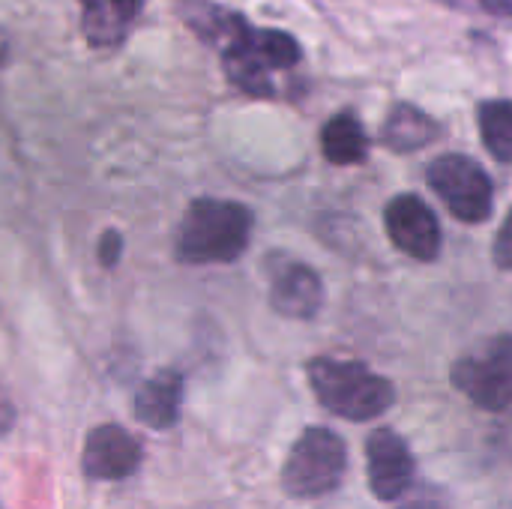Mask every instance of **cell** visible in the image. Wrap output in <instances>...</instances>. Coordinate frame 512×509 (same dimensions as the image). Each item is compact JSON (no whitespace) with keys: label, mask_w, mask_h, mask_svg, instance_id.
<instances>
[{"label":"cell","mask_w":512,"mask_h":509,"mask_svg":"<svg viewBox=\"0 0 512 509\" xmlns=\"http://www.w3.org/2000/svg\"><path fill=\"white\" fill-rule=\"evenodd\" d=\"M252 234V210L240 201L195 198L177 231V258L183 264H231L237 261Z\"/></svg>","instance_id":"cell-1"},{"label":"cell","mask_w":512,"mask_h":509,"mask_svg":"<svg viewBox=\"0 0 512 509\" xmlns=\"http://www.w3.org/2000/svg\"><path fill=\"white\" fill-rule=\"evenodd\" d=\"M300 57V42L291 33L273 27H252L246 18L222 42V69L228 81L243 93L261 99L276 93L273 72L294 69Z\"/></svg>","instance_id":"cell-2"},{"label":"cell","mask_w":512,"mask_h":509,"mask_svg":"<svg viewBox=\"0 0 512 509\" xmlns=\"http://www.w3.org/2000/svg\"><path fill=\"white\" fill-rule=\"evenodd\" d=\"M306 375L318 402L342 420L366 423L387 414L396 402V387L357 360L315 357Z\"/></svg>","instance_id":"cell-3"},{"label":"cell","mask_w":512,"mask_h":509,"mask_svg":"<svg viewBox=\"0 0 512 509\" xmlns=\"http://www.w3.org/2000/svg\"><path fill=\"white\" fill-rule=\"evenodd\" d=\"M345 468V441L330 429H306L285 459L282 489L291 498H324L339 489Z\"/></svg>","instance_id":"cell-4"},{"label":"cell","mask_w":512,"mask_h":509,"mask_svg":"<svg viewBox=\"0 0 512 509\" xmlns=\"http://www.w3.org/2000/svg\"><path fill=\"white\" fill-rule=\"evenodd\" d=\"M426 180H429L432 192L447 204V210L465 225H480L495 210L492 180L483 171V165L474 162L471 156L444 153V156L432 159Z\"/></svg>","instance_id":"cell-5"},{"label":"cell","mask_w":512,"mask_h":509,"mask_svg":"<svg viewBox=\"0 0 512 509\" xmlns=\"http://www.w3.org/2000/svg\"><path fill=\"white\" fill-rule=\"evenodd\" d=\"M453 387L465 393L477 408L501 414L512 408V336H495L477 351L456 360Z\"/></svg>","instance_id":"cell-6"},{"label":"cell","mask_w":512,"mask_h":509,"mask_svg":"<svg viewBox=\"0 0 512 509\" xmlns=\"http://www.w3.org/2000/svg\"><path fill=\"white\" fill-rule=\"evenodd\" d=\"M384 228L396 249L417 261H435L441 255V225L432 207L420 195H396L384 210Z\"/></svg>","instance_id":"cell-7"},{"label":"cell","mask_w":512,"mask_h":509,"mask_svg":"<svg viewBox=\"0 0 512 509\" xmlns=\"http://www.w3.org/2000/svg\"><path fill=\"white\" fill-rule=\"evenodd\" d=\"M366 462H369V489L378 501H399L414 486V453L402 435L393 429H375L366 441Z\"/></svg>","instance_id":"cell-8"},{"label":"cell","mask_w":512,"mask_h":509,"mask_svg":"<svg viewBox=\"0 0 512 509\" xmlns=\"http://www.w3.org/2000/svg\"><path fill=\"white\" fill-rule=\"evenodd\" d=\"M81 465L93 480H126L141 465V447L126 429L99 426L84 441Z\"/></svg>","instance_id":"cell-9"},{"label":"cell","mask_w":512,"mask_h":509,"mask_svg":"<svg viewBox=\"0 0 512 509\" xmlns=\"http://www.w3.org/2000/svg\"><path fill=\"white\" fill-rule=\"evenodd\" d=\"M270 306L285 318H300V321L315 318L324 306L321 276L300 261H285L273 267L270 270Z\"/></svg>","instance_id":"cell-10"},{"label":"cell","mask_w":512,"mask_h":509,"mask_svg":"<svg viewBox=\"0 0 512 509\" xmlns=\"http://www.w3.org/2000/svg\"><path fill=\"white\" fill-rule=\"evenodd\" d=\"M141 12V0H81V27L90 48H114L120 45L135 18Z\"/></svg>","instance_id":"cell-11"},{"label":"cell","mask_w":512,"mask_h":509,"mask_svg":"<svg viewBox=\"0 0 512 509\" xmlns=\"http://www.w3.org/2000/svg\"><path fill=\"white\" fill-rule=\"evenodd\" d=\"M183 405V375L177 369H162L141 384L135 396V417L150 429H171Z\"/></svg>","instance_id":"cell-12"},{"label":"cell","mask_w":512,"mask_h":509,"mask_svg":"<svg viewBox=\"0 0 512 509\" xmlns=\"http://www.w3.org/2000/svg\"><path fill=\"white\" fill-rule=\"evenodd\" d=\"M381 138L396 153H414V150H420L438 138V123L426 111H420L417 105L399 102L381 129Z\"/></svg>","instance_id":"cell-13"},{"label":"cell","mask_w":512,"mask_h":509,"mask_svg":"<svg viewBox=\"0 0 512 509\" xmlns=\"http://www.w3.org/2000/svg\"><path fill=\"white\" fill-rule=\"evenodd\" d=\"M321 150L333 165H357L369 153V138L354 111L333 114L321 129Z\"/></svg>","instance_id":"cell-14"},{"label":"cell","mask_w":512,"mask_h":509,"mask_svg":"<svg viewBox=\"0 0 512 509\" xmlns=\"http://www.w3.org/2000/svg\"><path fill=\"white\" fill-rule=\"evenodd\" d=\"M480 135L498 162H512V99H486L477 108Z\"/></svg>","instance_id":"cell-15"},{"label":"cell","mask_w":512,"mask_h":509,"mask_svg":"<svg viewBox=\"0 0 512 509\" xmlns=\"http://www.w3.org/2000/svg\"><path fill=\"white\" fill-rule=\"evenodd\" d=\"M402 507L399 509H447V501H444V492L432 489V486H423V489H408L402 498Z\"/></svg>","instance_id":"cell-16"},{"label":"cell","mask_w":512,"mask_h":509,"mask_svg":"<svg viewBox=\"0 0 512 509\" xmlns=\"http://www.w3.org/2000/svg\"><path fill=\"white\" fill-rule=\"evenodd\" d=\"M96 255H99V261H102L105 270H114L117 261H120V255H123V237H120L117 231H105V234L99 237Z\"/></svg>","instance_id":"cell-17"},{"label":"cell","mask_w":512,"mask_h":509,"mask_svg":"<svg viewBox=\"0 0 512 509\" xmlns=\"http://www.w3.org/2000/svg\"><path fill=\"white\" fill-rule=\"evenodd\" d=\"M495 264L501 270H512V210L507 213V219L495 237Z\"/></svg>","instance_id":"cell-18"},{"label":"cell","mask_w":512,"mask_h":509,"mask_svg":"<svg viewBox=\"0 0 512 509\" xmlns=\"http://www.w3.org/2000/svg\"><path fill=\"white\" fill-rule=\"evenodd\" d=\"M492 447H495V453H498V456H504L507 462H512V417H507V420L495 429V435H492Z\"/></svg>","instance_id":"cell-19"},{"label":"cell","mask_w":512,"mask_h":509,"mask_svg":"<svg viewBox=\"0 0 512 509\" xmlns=\"http://www.w3.org/2000/svg\"><path fill=\"white\" fill-rule=\"evenodd\" d=\"M477 3L498 18H512V0H477Z\"/></svg>","instance_id":"cell-20"},{"label":"cell","mask_w":512,"mask_h":509,"mask_svg":"<svg viewBox=\"0 0 512 509\" xmlns=\"http://www.w3.org/2000/svg\"><path fill=\"white\" fill-rule=\"evenodd\" d=\"M12 423H15V408L6 399V393H0V432H9Z\"/></svg>","instance_id":"cell-21"},{"label":"cell","mask_w":512,"mask_h":509,"mask_svg":"<svg viewBox=\"0 0 512 509\" xmlns=\"http://www.w3.org/2000/svg\"><path fill=\"white\" fill-rule=\"evenodd\" d=\"M444 3H459V0H444Z\"/></svg>","instance_id":"cell-22"}]
</instances>
